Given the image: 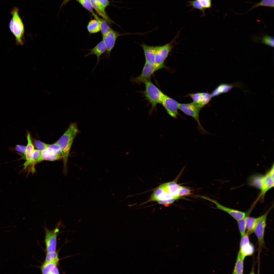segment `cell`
<instances>
[{
    "mask_svg": "<svg viewBox=\"0 0 274 274\" xmlns=\"http://www.w3.org/2000/svg\"><path fill=\"white\" fill-rule=\"evenodd\" d=\"M21 26L24 33L18 46L19 58L30 75L33 89L45 90L47 87L49 57L38 30L36 16L27 14Z\"/></svg>",
    "mask_w": 274,
    "mask_h": 274,
    "instance_id": "1",
    "label": "cell"
},
{
    "mask_svg": "<svg viewBox=\"0 0 274 274\" xmlns=\"http://www.w3.org/2000/svg\"><path fill=\"white\" fill-rule=\"evenodd\" d=\"M255 67H241L221 57L205 73V81L213 95L211 110L214 116L218 113L223 100L228 93L235 75L240 72Z\"/></svg>",
    "mask_w": 274,
    "mask_h": 274,
    "instance_id": "2",
    "label": "cell"
},
{
    "mask_svg": "<svg viewBox=\"0 0 274 274\" xmlns=\"http://www.w3.org/2000/svg\"><path fill=\"white\" fill-rule=\"evenodd\" d=\"M175 100H178L180 104L178 107L171 110L170 113H173L184 109L191 111L194 116V129L198 125L201 111L212 102L213 95L207 83L204 81L187 95Z\"/></svg>",
    "mask_w": 274,
    "mask_h": 274,
    "instance_id": "3",
    "label": "cell"
},
{
    "mask_svg": "<svg viewBox=\"0 0 274 274\" xmlns=\"http://www.w3.org/2000/svg\"><path fill=\"white\" fill-rule=\"evenodd\" d=\"M160 264L156 256L154 246H142L122 274H151Z\"/></svg>",
    "mask_w": 274,
    "mask_h": 274,
    "instance_id": "4",
    "label": "cell"
},
{
    "mask_svg": "<svg viewBox=\"0 0 274 274\" xmlns=\"http://www.w3.org/2000/svg\"><path fill=\"white\" fill-rule=\"evenodd\" d=\"M186 15L193 22L196 27L202 31L209 40L218 47L224 45V41L213 29L209 19L201 13L194 0H181Z\"/></svg>",
    "mask_w": 274,
    "mask_h": 274,
    "instance_id": "5",
    "label": "cell"
},
{
    "mask_svg": "<svg viewBox=\"0 0 274 274\" xmlns=\"http://www.w3.org/2000/svg\"><path fill=\"white\" fill-rule=\"evenodd\" d=\"M184 28L191 39L198 46L201 61L206 73L222 56L219 54L211 41L198 35L188 25Z\"/></svg>",
    "mask_w": 274,
    "mask_h": 274,
    "instance_id": "6",
    "label": "cell"
},
{
    "mask_svg": "<svg viewBox=\"0 0 274 274\" xmlns=\"http://www.w3.org/2000/svg\"><path fill=\"white\" fill-rule=\"evenodd\" d=\"M174 58L180 67L191 66L201 61L198 46L191 39L183 40L178 44Z\"/></svg>",
    "mask_w": 274,
    "mask_h": 274,
    "instance_id": "7",
    "label": "cell"
},
{
    "mask_svg": "<svg viewBox=\"0 0 274 274\" xmlns=\"http://www.w3.org/2000/svg\"><path fill=\"white\" fill-rule=\"evenodd\" d=\"M158 4L170 17L184 27L187 25L186 14L181 0H152Z\"/></svg>",
    "mask_w": 274,
    "mask_h": 274,
    "instance_id": "8",
    "label": "cell"
},
{
    "mask_svg": "<svg viewBox=\"0 0 274 274\" xmlns=\"http://www.w3.org/2000/svg\"><path fill=\"white\" fill-rule=\"evenodd\" d=\"M194 1L202 15L208 19L218 10L219 4L216 0H194Z\"/></svg>",
    "mask_w": 274,
    "mask_h": 274,
    "instance_id": "9",
    "label": "cell"
},
{
    "mask_svg": "<svg viewBox=\"0 0 274 274\" xmlns=\"http://www.w3.org/2000/svg\"><path fill=\"white\" fill-rule=\"evenodd\" d=\"M261 161L265 166L274 167V153L262 155Z\"/></svg>",
    "mask_w": 274,
    "mask_h": 274,
    "instance_id": "10",
    "label": "cell"
},
{
    "mask_svg": "<svg viewBox=\"0 0 274 274\" xmlns=\"http://www.w3.org/2000/svg\"><path fill=\"white\" fill-rule=\"evenodd\" d=\"M141 0H127L125 6L123 9V13L126 10L132 8L135 4Z\"/></svg>",
    "mask_w": 274,
    "mask_h": 274,
    "instance_id": "11",
    "label": "cell"
},
{
    "mask_svg": "<svg viewBox=\"0 0 274 274\" xmlns=\"http://www.w3.org/2000/svg\"><path fill=\"white\" fill-rule=\"evenodd\" d=\"M61 269L58 263L53 264V274H61Z\"/></svg>",
    "mask_w": 274,
    "mask_h": 274,
    "instance_id": "12",
    "label": "cell"
},
{
    "mask_svg": "<svg viewBox=\"0 0 274 274\" xmlns=\"http://www.w3.org/2000/svg\"><path fill=\"white\" fill-rule=\"evenodd\" d=\"M61 274H64V273L63 272V271H62V270H61Z\"/></svg>",
    "mask_w": 274,
    "mask_h": 274,
    "instance_id": "13",
    "label": "cell"
}]
</instances>
